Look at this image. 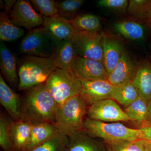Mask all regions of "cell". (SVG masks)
I'll list each match as a JSON object with an SVG mask.
<instances>
[{"instance_id": "603a6c76", "label": "cell", "mask_w": 151, "mask_h": 151, "mask_svg": "<svg viewBox=\"0 0 151 151\" xmlns=\"http://www.w3.org/2000/svg\"><path fill=\"white\" fill-rule=\"evenodd\" d=\"M114 29L122 36L132 40H140L145 36V29L142 24L132 21L117 22L113 25Z\"/></svg>"}, {"instance_id": "ac0fdd59", "label": "cell", "mask_w": 151, "mask_h": 151, "mask_svg": "<svg viewBox=\"0 0 151 151\" xmlns=\"http://www.w3.org/2000/svg\"><path fill=\"white\" fill-rule=\"evenodd\" d=\"M76 55L70 40L57 43L53 58L56 68L72 71Z\"/></svg>"}, {"instance_id": "ffe728a7", "label": "cell", "mask_w": 151, "mask_h": 151, "mask_svg": "<svg viewBox=\"0 0 151 151\" xmlns=\"http://www.w3.org/2000/svg\"><path fill=\"white\" fill-rule=\"evenodd\" d=\"M60 131L55 124L44 123L33 124L25 151H30L48 140Z\"/></svg>"}, {"instance_id": "7a4b0ae2", "label": "cell", "mask_w": 151, "mask_h": 151, "mask_svg": "<svg viewBox=\"0 0 151 151\" xmlns=\"http://www.w3.org/2000/svg\"><path fill=\"white\" fill-rule=\"evenodd\" d=\"M55 68L52 58L26 55L22 60L18 70V90L26 91L33 86L45 84Z\"/></svg>"}, {"instance_id": "83f0119b", "label": "cell", "mask_w": 151, "mask_h": 151, "mask_svg": "<svg viewBox=\"0 0 151 151\" xmlns=\"http://www.w3.org/2000/svg\"><path fill=\"white\" fill-rule=\"evenodd\" d=\"M68 136L60 131L48 140L30 151H65Z\"/></svg>"}, {"instance_id": "4316f807", "label": "cell", "mask_w": 151, "mask_h": 151, "mask_svg": "<svg viewBox=\"0 0 151 151\" xmlns=\"http://www.w3.org/2000/svg\"><path fill=\"white\" fill-rule=\"evenodd\" d=\"M124 111L130 121H136L144 124L147 122V101L139 97L126 107Z\"/></svg>"}, {"instance_id": "e0dca14e", "label": "cell", "mask_w": 151, "mask_h": 151, "mask_svg": "<svg viewBox=\"0 0 151 151\" xmlns=\"http://www.w3.org/2000/svg\"><path fill=\"white\" fill-rule=\"evenodd\" d=\"M103 63L108 75L116 67L124 53L122 44L116 39L103 33Z\"/></svg>"}, {"instance_id": "4fadbf2b", "label": "cell", "mask_w": 151, "mask_h": 151, "mask_svg": "<svg viewBox=\"0 0 151 151\" xmlns=\"http://www.w3.org/2000/svg\"><path fill=\"white\" fill-rule=\"evenodd\" d=\"M42 26L48 32L55 43L67 40H71L76 31L71 22L57 14L54 16L43 17Z\"/></svg>"}, {"instance_id": "8992f818", "label": "cell", "mask_w": 151, "mask_h": 151, "mask_svg": "<svg viewBox=\"0 0 151 151\" xmlns=\"http://www.w3.org/2000/svg\"><path fill=\"white\" fill-rule=\"evenodd\" d=\"M56 43L43 27L31 30L21 42L22 54L42 58H52Z\"/></svg>"}, {"instance_id": "3957f363", "label": "cell", "mask_w": 151, "mask_h": 151, "mask_svg": "<svg viewBox=\"0 0 151 151\" xmlns=\"http://www.w3.org/2000/svg\"><path fill=\"white\" fill-rule=\"evenodd\" d=\"M88 108L80 95L70 98L58 107L55 125L68 137L83 130Z\"/></svg>"}, {"instance_id": "d6986e66", "label": "cell", "mask_w": 151, "mask_h": 151, "mask_svg": "<svg viewBox=\"0 0 151 151\" xmlns=\"http://www.w3.org/2000/svg\"><path fill=\"white\" fill-rule=\"evenodd\" d=\"M140 97L148 101L151 98V63L143 62L139 65L132 81Z\"/></svg>"}, {"instance_id": "277c9868", "label": "cell", "mask_w": 151, "mask_h": 151, "mask_svg": "<svg viewBox=\"0 0 151 151\" xmlns=\"http://www.w3.org/2000/svg\"><path fill=\"white\" fill-rule=\"evenodd\" d=\"M44 84L58 106L80 95L82 88L81 81L73 71L56 68Z\"/></svg>"}, {"instance_id": "52a82bcc", "label": "cell", "mask_w": 151, "mask_h": 151, "mask_svg": "<svg viewBox=\"0 0 151 151\" xmlns=\"http://www.w3.org/2000/svg\"><path fill=\"white\" fill-rule=\"evenodd\" d=\"M103 33L76 32L70 40L76 55L103 62Z\"/></svg>"}, {"instance_id": "d4e9b609", "label": "cell", "mask_w": 151, "mask_h": 151, "mask_svg": "<svg viewBox=\"0 0 151 151\" xmlns=\"http://www.w3.org/2000/svg\"><path fill=\"white\" fill-rule=\"evenodd\" d=\"M70 22L77 32H100L101 29L100 18L92 14H83L76 16Z\"/></svg>"}, {"instance_id": "484cf974", "label": "cell", "mask_w": 151, "mask_h": 151, "mask_svg": "<svg viewBox=\"0 0 151 151\" xmlns=\"http://www.w3.org/2000/svg\"><path fill=\"white\" fill-rule=\"evenodd\" d=\"M12 120L3 113L0 116V146L4 151H16L12 132Z\"/></svg>"}, {"instance_id": "836d02e7", "label": "cell", "mask_w": 151, "mask_h": 151, "mask_svg": "<svg viewBox=\"0 0 151 151\" xmlns=\"http://www.w3.org/2000/svg\"><path fill=\"white\" fill-rule=\"evenodd\" d=\"M138 129L139 131V139L151 142V124L144 123Z\"/></svg>"}, {"instance_id": "74e56055", "label": "cell", "mask_w": 151, "mask_h": 151, "mask_svg": "<svg viewBox=\"0 0 151 151\" xmlns=\"http://www.w3.org/2000/svg\"><path fill=\"white\" fill-rule=\"evenodd\" d=\"M145 140V151H151V142Z\"/></svg>"}, {"instance_id": "2e32d148", "label": "cell", "mask_w": 151, "mask_h": 151, "mask_svg": "<svg viewBox=\"0 0 151 151\" xmlns=\"http://www.w3.org/2000/svg\"><path fill=\"white\" fill-rule=\"evenodd\" d=\"M84 130L68 137L65 151H108L103 143L97 140Z\"/></svg>"}, {"instance_id": "cb8c5ba5", "label": "cell", "mask_w": 151, "mask_h": 151, "mask_svg": "<svg viewBox=\"0 0 151 151\" xmlns=\"http://www.w3.org/2000/svg\"><path fill=\"white\" fill-rule=\"evenodd\" d=\"M140 97L132 82L120 86H113L111 99L127 107Z\"/></svg>"}, {"instance_id": "9a60e30c", "label": "cell", "mask_w": 151, "mask_h": 151, "mask_svg": "<svg viewBox=\"0 0 151 151\" xmlns=\"http://www.w3.org/2000/svg\"><path fill=\"white\" fill-rule=\"evenodd\" d=\"M137 67L129 55L124 52L119 63L108 75V81L114 86L132 82Z\"/></svg>"}, {"instance_id": "d6a6232c", "label": "cell", "mask_w": 151, "mask_h": 151, "mask_svg": "<svg viewBox=\"0 0 151 151\" xmlns=\"http://www.w3.org/2000/svg\"><path fill=\"white\" fill-rule=\"evenodd\" d=\"M129 3L127 0H100L98 1L97 5L116 12H125L128 9Z\"/></svg>"}, {"instance_id": "9c48e42d", "label": "cell", "mask_w": 151, "mask_h": 151, "mask_svg": "<svg viewBox=\"0 0 151 151\" xmlns=\"http://www.w3.org/2000/svg\"><path fill=\"white\" fill-rule=\"evenodd\" d=\"M10 17L17 26L30 30L39 27L43 24V17L37 12L30 2L26 0L17 1Z\"/></svg>"}, {"instance_id": "e575fe53", "label": "cell", "mask_w": 151, "mask_h": 151, "mask_svg": "<svg viewBox=\"0 0 151 151\" xmlns=\"http://www.w3.org/2000/svg\"><path fill=\"white\" fill-rule=\"evenodd\" d=\"M16 2L17 1L16 0H5L4 7L5 12L6 13L8 14L9 13H11L12 9Z\"/></svg>"}, {"instance_id": "6da1fadb", "label": "cell", "mask_w": 151, "mask_h": 151, "mask_svg": "<svg viewBox=\"0 0 151 151\" xmlns=\"http://www.w3.org/2000/svg\"><path fill=\"white\" fill-rule=\"evenodd\" d=\"M58 106L44 84L33 86L26 90L21 97L22 120L32 124H55Z\"/></svg>"}, {"instance_id": "8d00e7d4", "label": "cell", "mask_w": 151, "mask_h": 151, "mask_svg": "<svg viewBox=\"0 0 151 151\" xmlns=\"http://www.w3.org/2000/svg\"><path fill=\"white\" fill-rule=\"evenodd\" d=\"M144 19H147L149 22L151 21V1L149 5L148 9L145 15Z\"/></svg>"}, {"instance_id": "1f68e13d", "label": "cell", "mask_w": 151, "mask_h": 151, "mask_svg": "<svg viewBox=\"0 0 151 151\" xmlns=\"http://www.w3.org/2000/svg\"><path fill=\"white\" fill-rule=\"evenodd\" d=\"M151 1L148 0H131L128 5V13L132 16L144 19L148 9Z\"/></svg>"}, {"instance_id": "ba28073f", "label": "cell", "mask_w": 151, "mask_h": 151, "mask_svg": "<svg viewBox=\"0 0 151 151\" xmlns=\"http://www.w3.org/2000/svg\"><path fill=\"white\" fill-rule=\"evenodd\" d=\"M87 117L107 123L130 121L125 111L112 99L101 100L89 106Z\"/></svg>"}, {"instance_id": "f546056e", "label": "cell", "mask_w": 151, "mask_h": 151, "mask_svg": "<svg viewBox=\"0 0 151 151\" xmlns=\"http://www.w3.org/2000/svg\"><path fill=\"white\" fill-rule=\"evenodd\" d=\"M106 144L108 151H145V140L141 139Z\"/></svg>"}, {"instance_id": "f35d334b", "label": "cell", "mask_w": 151, "mask_h": 151, "mask_svg": "<svg viewBox=\"0 0 151 151\" xmlns=\"http://www.w3.org/2000/svg\"><path fill=\"white\" fill-rule=\"evenodd\" d=\"M150 23V28H151V21L149 22Z\"/></svg>"}, {"instance_id": "f1b7e54d", "label": "cell", "mask_w": 151, "mask_h": 151, "mask_svg": "<svg viewBox=\"0 0 151 151\" xmlns=\"http://www.w3.org/2000/svg\"><path fill=\"white\" fill-rule=\"evenodd\" d=\"M83 0H65L57 1L58 15L63 19L71 22L76 16V13L83 5Z\"/></svg>"}, {"instance_id": "8fae6325", "label": "cell", "mask_w": 151, "mask_h": 151, "mask_svg": "<svg viewBox=\"0 0 151 151\" xmlns=\"http://www.w3.org/2000/svg\"><path fill=\"white\" fill-rule=\"evenodd\" d=\"M80 81L82 88L80 96L87 107L112 98L113 86L108 80Z\"/></svg>"}, {"instance_id": "7402d4cb", "label": "cell", "mask_w": 151, "mask_h": 151, "mask_svg": "<svg viewBox=\"0 0 151 151\" xmlns=\"http://www.w3.org/2000/svg\"><path fill=\"white\" fill-rule=\"evenodd\" d=\"M24 30L13 22L5 12H0V40L1 42L15 41L24 35Z\"/></svg>"}, {"instance_id": "4dcf8cb0", "label": "cell", "mask_w": 151, "mask_h": 151, "mask_svg": "<svg viewBox=\"0 0 151 151\" xmlns=\"http://www.w3.org/2000/svg\"><path fill=\"white\" fill-rule=\"evenodd\" d=\"M30 1L42 17H49L58 14L56 3L53 0H31Z\"/></svg>"}, {"instance_id": "30bf717a", "label": "cell", "mask_w": 151, "mask_h": 151, "mask_svg": "<svg viewBox=\"0 0 151 151\" xmlns=\"http://www.w3.org/2000/svg\"><path fill=\"white\" fill-rule=\"evenodd\" d=\"M72 71L81 80H108V73L101 61L76 55Z\"/></svg>"}, {"instance_id": "7c38bea8", "label": "cell", "mask_w": 151, "mask_h": 151, "mask_svg": "<svg viewBox=\"0 0 151 151\" xmlns=\"http://www.w3.org/2000/svg\"><path fill=\"white\" fill-rule=\"evenodd\" d=\"M0 68L1 71V73L5 78L9 85L14 91L18 90L19 78L16 57L6 46L4 42L1 41Z\"/></svg>"}, {"instance_id": "44dd1931", "label": "cell", "mask_w": 151, "mask_h": 151, "mask_svg": "<svg viewBox=\"0 0 151 151\" xmlns=\"http://www.w3.org/2000/svg\"><path fill=\"white\" fill-rule=\"evenodd\" d=\"M33 124L24 120L12 124L13 140L16 151H25L30 136Z\"/></svg>"}, {"instance_id": "5bb4252c", "label": "cell", "mask_w": 151, "mask_h": 151, "mask_svg": "<svg viewBox=\"0 0 151 151\" xmlns=\"http://www.w3.org/2000/svg\"><path fill=\"white\" fill-rule=\"evenodd\" d=\"M0 103L14 122L22 120L21 97L15 92L0 74Z\"/></svg>"}, {"instance_id": "5b68a950", "label": "cell", "mask_w": 151, "mask_h": 151, "mask_svg": "<svg viewBox=\"0 0 151 151\" xmlns=\"http://www.w3.org/2000/svg\"><path fill=\"white\" fill-rule=\"evenodd\" d=\"M83 130L94 138H100L105 143L139 139L138 129H132L119 122L107 123L86 118Z\"/></svg>"}, {"instance_id": "d590c367", "label": "cell", "mask_w": 151, "mask_h": 151, "mask_svg": "<svg viewBox=\"0 0 151 151\" xmlns=\"http://www.w3.org/2000/svg\"><path fill=\"white\" fill-rule=\"evenodd\" d=\"M147 103L148 115L147 122L151 124V98L147 101Z\"/></svg>"}]
</instances>
